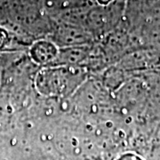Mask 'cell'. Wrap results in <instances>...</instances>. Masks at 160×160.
<instances>
[{
	"instance_id": "2",
	"label": "cell",
	"mask_w": 160,
	"mask_h": 160,
	"mask_svg": "<svg viewBox=\"0 0 160 160\" xmlns=\"http://www.w3.org/2000/svg\"><path fill=\"white\" fill-rule=\"evenodd\" d=\"M57 47L48 41H38L35 43L30 49V56L38 64L45 65L53 62L58 58Z\"/></svg>"
},
{
	"instance_id": "1",
	"label": "cell",
	"mask_w": 160,
	"mask_h": 160,
	"mask_svg": "<svg viewBox=\"0 0 160 160\" xmlns=\"http://www.w3.org/2000/svg\"><path fill=\"white\" fill-rule=\"evenodd\" d=\"M82 81L79 69L58 67L42 69L37 78V87L45 95L60 96L68 94Z\"/></svg>"
},
{
	"instance_id": "4",
	"label": "cell",
	"mask_w": 160,
	"mask_h": 160,
	"mask_svg": "<svg viewBox=\"0 0 160 160\" xmlns=\"http://www.w3.org/2000/svg\"><path fill=\"white\" fill-rule=\"evenodd\" d=\"M112 0H98V2L100 3V4H102V5H107V4H109V2H111Z\"/></svg>"
},
{
	"instance_id": "3",
	"label": "cell",
	"mask_w": 160,
	"mask_h": 160,
	"mask_svg": "<svg viewBox=\"0 0 160 160\" xmlns=\"http://www.w3.org/2000/svg\"><path fill=\"white\" fill-rule=\"evenodd\" d=\"M118 160H142L137 155L133 153H126V154L122 155Z\"/></svg>"
}]
</instances>
